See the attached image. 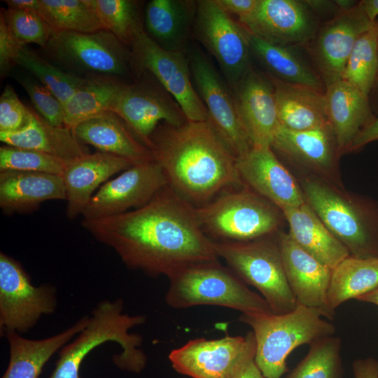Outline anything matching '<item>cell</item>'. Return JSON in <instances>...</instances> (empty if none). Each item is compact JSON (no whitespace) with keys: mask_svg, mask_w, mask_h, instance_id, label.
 I'll use <instances>...</instances> for the list:
<instances>
[{"mask_svg":"<svg viewBox=\"0 0 378 378\" xmlns=\"http://www.w3.org/2000/svg\"><path fill=\"white\" fill-rule=\"evenodd\" d=\"M81 224L127 267L150 276L168 277L187 265L218 258L195 206L169 185L141 207Z\"/></svg>","mask_w":378,"mask_h":378,"instance_id":"obj_1","label":"cell"},{"mask_svg":"<svg viewBox=\"0 0 378 378\" xmlns=\"http://www.w3.org/2000/svg\"><path fill=\"white\" fill-rule=\"evenodd\" d=\"M148 148L168 185L195 207L227 188L244 185L236 156L209 120L178 126L162 122L150 136Z\"/></svg>","mask_w":378,"mask_h":378,"instance_id":"obj_2","label":"cell"},{"mask_svg":"<svg viewBox=\"0 0 378 378\" xmlns=\"http://www.w3.org/2000/svg\"><path fill=\"white\" fill-rule=\"evenodd\" d=\"M120 299L104 300L99 303L89 316L85 328L76 339L59 351V360L50 378H80L79 370L85 356L94 348L106 342H117L122 352L113 357L120 369L140 372L146 363V356L139 349L142 337L129 332L130 328L146 321L143 315L124 314Z\"/></svg>","mask_w":378,"mask_h":378,"instance_id":"obj_3","label":"cell"},{"mask_svg":"<svg viewBox=\"0 0 378 378\" xmlns=\"http://www.w3.org/2000/svg\"><path fill=\"white\" fill-rule=\"evenodd\" d=\"M315 308L298 304L282 314H241L255 340V363L265 378H281L288 371L286 359L297 347L332 336L335 326Z\"/></svg>","mask_w":378,"mask_h":378,"instance_id":"obj_4","label":"cell"},{"mask_svg":"<svg viewBox=\"0 0 378 378\" xmlns=\"http://www.w3.org/2000/svg\"><path fill=\"white\" fill-rule=\"evenodd\" d=\"M166 302L172 307L216 305L241 314L273 313L267 301L218 260L187 265L168 276Z\"/></svg>","mask_w":378,"mask_h":378,"instance_id":"obj_5","label":"cell"},{"mask_svg":"<svg viewBox=\"0 0 378 378\" xmlns=\"http://www.w3.org/2000/svg\"><path fill=\"white\" fill-rule=\"evenodd\" d=\"M204 231L220 241H248L265 238L281 222L279 208L248 190L225 191L209 202L195 207Z\"/></svg>","mask_w":378,"mask_h":378,"instance_id":"obj_6","label":"cell"},{"mask_svg":"<svg viewBox=\"0 0 378 378\" xmlns=\"http://www.w3.org/2000/svg\"><path fill=\"white\" fill-rule=\"evenodd\" d=\"M43 49L52 61L78 76L137 78L130 48L106 29L54 33Z\"/></svg>","mask_w":378,"mask_h":378,"instance_id":"obj_7","label":"cell"},{"mask_svg":"<svg viewBox=\"0 0 378 378\" xmlns=\"http://www.w3.org/2000/svg\"><path fill=\"white\" fill-rule=\"evenodd\" d=\"M221 257L244 282L255 287L276 314L298 305L288 283L278 243L266 237L248 241H214Z\"/></svg>","mask_w":378,"mask_h":378,"instance_id":"obj_8","label":"cell"},{"mask_svg":"<svg viewBox=\"0 0 378 378\" xmlns=\"http://www.w3.org/2000/svg\"><path fill=\"white\" fill-rule=\"evenodd\" d=\"M306 202L331 233L357 258H378V243L363 208L352 197L318 177L304 178Z\"/></svg>","mask_w":378,"mask_h":378,"instance_id":"obj_9","label":"cell"},{"mask_svg":"<svg viewBox=\"0 0 378 378\" xmlns=\"http://www.w3.org/2000/svg\"><path fill=\"white\" fill-rule=\"evenodd\" d=\"M130 50L137 78L143 72L152 74L175 99L188 121L209 120L208 111L193 85L185 52L162 48L144 28L136 34Z\"/></svg>","mask_w":378,"mask_h":378,"instance_id":"obj_10","label":"cell"},{"mask_svg":"<svg viewBox=\"0 0 378 378\" xmlns=\"http://www.w3.org/2000/svg\"><path fill=\"white\" fill-rule=\"evenodd\" d=\"M255 348L252 331L245 336L190 340L172 350L169 359L176 372L192 378H237L255 359Z\"/></svg>","mask_w":378,"mask_h":378,"instance_id":"obj_11","label":"cell"},{"mask_svg":"<svg viewBox=\"0 0 378 378\" xmlns=\"http://www.w3.org/2000/svg\"><path fill=\"white\" fill-rule=\"evenodd\" d=\"M192 32L217 61L232 89L251 68V50L243 27L216 0H200Z\"/></svg>","mask_w":378,"mask_h":378,"instance_id":"obj_12","label":"cell"},{"mask_svg":"<svg viewBox=\"0 0 378 378\" xmlns=\"http://www.w3.org/2000/svg\"><path fill=\"white\" fill-rule=\"evenodd\" d=\"M188 60L192 83L208 111V120L237 158L246 154L252 144L232 89L200 51H192Z\"/></svg>","mask_w":378,"mask_h":378,"instance_id":"obj_13","label":"cell"},{"mask_svg":"<svg viewBox=\"0 0 378 378\" xmlns=\"http://www.w3.org/2000/svg\"><path fill=\"white\" fill-rule=\"evenodd\" d=\"M112 112L148 148L150 137L160 124L178 126L188 121L175 99L148 72H143L131 83H123Z\"/></svg>","mask_w":378,"mask_h":378,"instance_id":"obj_14","label":"cell"},{"mask_svg":"<svg viewBox=\"0 0 378 378\" xmlns=\"http://www.w3.org/2000/svg\"><path fill=\"white\" fill-rule=\"evenodd\" d=\"M55 290L48 286H34L13 259L0 253V327L8 331L25 332L42 315L54 312Z\"/></svg>","mask_w":378,"mask_h":378,"instance_id":"obj_15","label":"cell"},{"mask_svg":"<svg viewBox=\"0 0 378 378\" xmlns=\"http://www.w3.org/2000/svg\"><path fill=\"white\" fill-rule=\"evenodd\" d=\"M168 186L167 177L155 161L134 164L103 184L85 208L83 219L110 217L148 203Z\"/></svg>","mask_w":378,"mask_h":378,"instance_id":"obj_16","label":"cell"},{"mask_svg":"<svg viewBox=\"0 0 378 378\" xmlns=\"http://www.w3.org/2000/svg\"><path fill=\"white\" fill-rule=\"evenodd\" d=\"M238 23L248 32L281 46L302 44L316 34L311 8L296 0H259L255 10Z\"/></svg>","mask_w":378,"mask_h":378,"instance_id":"obj_17","label":"cell"},{"mask_svg":"<svg viewBox=\"0 0 378 378\" xmlns=\"http://www.w3.org/2000/svg\"><path fill=\"white\" fill-rule=\"evenodd\" d=\"M237 168L243 183L280 209L306 202L301 186L270 146H253L237 158Z\"/></svg>","mask_w":378,"mask_h":378,"instance_id":"obj_18","label":"cell"},{"mask_svg":"<svg viewBox=\"0 0 378 378\" xmlns=\"http://www.w3.org/2000/svg\"><path fill=\"white\" fill-rule=\"evenodd\" d=\"M286 276L298 304L320 310L327 319L335 313L329 307L328 290L332 270L300 246L288 233L278 238Z\"/></svg>","mask_w":378,"mask_h":378,"instance_id":"obj_19","label":"cell"},{"mask_svg":"<svg viewBox=\"0 0 378 378\" xmlns=\"http://www.w3.org/2000/svg\"><path fill=\"white\" fill-rule=\"evenodd\" d=\"M374 23L368 20L358 2L354 8L340 12L323 27L314 54L325 87L342 78L356 40Z\"/></svg>","mask_w":378,"mask_h":378,"instance_id":"obj_20","label":"cell"},{"mask_svg":"<svg viewBox=\"0 0 378 378\" xmlns=\"http://www.w3.org/2000/svg\"><path fill=\"white\" fill-rule=\"evenodd\" d=\"M232 90L252 146H271L279 122L270 79L267 80L251 67Z\"/></svg>","mask_w":378,"mask_h":378,"instance_id":"obj_21","label":"cell"},{"mask_svg":"<svg viewBox=\"0 0 378 378\" xmlns=\"http://www.w3.org/2000/svg\"><path fill=\"white\" fill-rule=\"evenodd\" d=\"M132 165L123 158L101 151L69 160L62 174L66 193L67 217L72 219L82 215L102 183Z\"/></svg>","mask_w":378,"mask_h":378,"instance_id":"obj_22","label":"cell"},{"mask_svg":"<svg viewBox=\"0 0 378 378\" xmlns=\"http://www.w3.org/2000/svg\"><path fill=\"white\" fill-rule=\"evenodd\" d=\"M271 147L295 163L325 176L335 171L341 155L330 123L304 131L279 125Z\"/></svg>","mask_w":378,"mask_h":378,"instance_id":"obj_23","label":"cell"},{"mask_svg":"<svg viewBox=\"0 0 378 378\" xmlns=\"http://www.w3.org/2000/svg\"><path fill=\"white\" fill-rule=\"evenodd\" d=\"M73 132L83 144L123 158L133 165L155 160L151 150L116 113L108 111L79 124Z\"/></svg>","mask_w":378,"mask_h":378,"instance_id":"obj_24","label":"cell"},{"mask_svg":"<svg viewBox=\"0 0 378 378\" xmlns=\"http://www.w3.org/2000/svg\"><path fill=\"white\" fill-rule=\"evenodd\" d=\"M325 95L328 120L342 154L377 116L369 97L342 79L326 85Z\"/></svg>","mask_w":378,"mask_h":378,"instance_id":"obj_25","label":"cell"},{"mask_svg":"<svg viewBox=\"0 0 378 378\" xmlns=\"http://www.w3.org/2000/svg\"><path fill=\"white\" fill-rule=\"evenodd\" d=\"M57 200H66L62 175L0 172V206L8 213L31 211L45 201Z\"/></svg>","mask_w":378,"mask_h":378,"instance_id":"obj_26","label":"cell"},{"mask_svg":"<svg viewBox=\"0 0 378 378\" xmlns=\"http://www.w3.org/2000/svg\"><path fill=\"white\" fill-rule=\"evenodd\" d=\"M196 10L197 1L152 0L145 9L146 32L162 48L185 52Z\"/></svg>","mask_w":378,"mask_h":378,"instance_id":"obj_27","label":"cell"},{"mask_svg":"<svg viewBox=\"0 0 378 378\" xmlns=\"http://www.w3.org/2000/svg\"><path fill=\"white\" fill-rule=\"evenodd\" d=\"M281 211L288 224L291 238L332 270L351 255L347 248L331 233L307 202Z\"/></svg>","mask_w":378,"mask_h":378,"instance_id":"obj_28","label":"cell"},{"mask_svg":"<svg viewBox=\"0 0 378 378\" xmlns=\"http://www.w3.org/2000/svg\"><path fill=\"white\" fill-rule=\"evenodd\" d=\"M89 316H84L62 332L42 340H29L15 331H8L10 360L2 378H38L42 370L59 349L86 326Z\"/></svg>","mask_w":378,"mask_h":378,"instance_id":"obj_29","label":"cell"},{"mask_svg":"<svg viewBox=\"0 0 378 378\" xmlns=\"http://www.w3.org/2000/svg\"><path fill=\"white\" fill-rule=\"evenodd\" d=\"M279 125L304 131L329 124L325 92L293 85L272 76Z\"/></svg>","mask_w":378,"mask_h":378,"instance_id":"obj_30","label":"cell"},{"mask_svg":"<svg viewBox=\"0 0 378 378\" xmlns=\"http://www.w3.org/2000/svg\"><path fill=\"white\" fill-rule=\"evenodd\" d=\"M29 123L20 130L0 132V140L8 146L43 152L65 160L88 153L86 147L65 126H55L30 108Z\"/></svg>","mask_w":378,"mask_h":378,"instance_id":"obj_31","label":"cell"},{"mask_svg":"<svg viewBox=\"0 0 378 378\" xmlns=\"http://www.w3.org/2000/svg\"><path fill=\"white\" fill-rule=\"evenodd\" d=\"M244 30L250 50L270 71L272 77L287 84L325 92L321 76L288 47L268 43Z\"/></svg>","mask_w":378,"mask_h":378,"instance_id":"obj_32","label":"cell"},{"mask_svg":"<svg viewBox=\"0 0 378 378\" xmlns=\"http://www.w3.org/2000/svg\"><path fill=\"white\" fill-rule=\"evenodd\" d=\"M110 76H88L87 83L64 104V125L73 130L80 123L112 111L123 84Z\"/></svg>","mask_w":378,"mask_h":378,"instance_id":"obj_33","label":"cell"},{"mask_svg":"<svg viewBox=\"0 0 378 378\" xmlns=\"http://www.w3.org/2000/svg\"><path fill=\"white\" fill-rule=\"evenodd\" d=\"M378 286V258L349 255L332 270L328 290L332 312L343 302L372 290Z\"/></svg>","mask_w":378,"mask_h":378,"instance_id":"obj_34","label":"cell"},{"mask_svg":"<svg viewBox=\"0 0 378 378\" xmlns=\"http://www.w3.org/2000/svg\"><path fill=\"white\" fill-rule=\"evenodd\" d=\"M39 14L53 34L104 29L88 0H40Z\"/></svg>","mask_w":378,"mask_h":378,"instance_id":"obj_35","label":"cell"},{"mask_svg":"<svg viewBox=\"0 0 378 378\" xmlns=\"http://www.w3.org/2000/svg\"><path fill=\"white\" fill-rule=\"evenodd\" d=\"M378 68V19L356 40L346 62L342 80L369 97Z\"/></svg>","mask_w":378,"mask_h":378,"instance_id":"obj_36","label":"cell"},{"mask_svg":"<svg viewBox=\"0 0 378 378\" xmlns=\"http://www.w3.org/2000/svg\"><path fill=\"white\" fill-rule=\"evenodd\" d=\"M18 64L34 76L63 106L88 80V77H80L63 71L25 46L20 52Z\"/></svg>","mask_w":378,"mask_h":378,"instance_id":"obj_37","label":"cell"},{"mask_svg":"<svg viewBox=\"0 0 378 378\" xmlns=\"http://www.w3.org/2000/svg\"><path fill=\"white\" fill-rule=\"evenodd\" d=\"M104 29L129 47L144 25L139 3L131 0H88Z\"/></svg>","mask_w":378,"mask_h":378,"instance_id":"obj_38","label":"cell"},{"mask_svg":"<svg viewBox=\"0 0 378 378\" xmlns=\"http://www.w3.org/2000/svg\"><path fill=\"white\" fill-rule=\"evenodd\" d=\"M341 340L333 335L310 344L304 358L286 378H343Z\"/></svg>","mask_w":378,"mask_h":378,"instance_id":"obj_39","label":"cell"},{"mask_svg":"<svg viewBox=\"0 0 378 378\" xmlns=\"http://www.w3.org/2000/svg\"><path fill=\"white\" fill-rule=\"evenodd\" d=\"M69 160L31 149L8 145L0 148V172L21 171L62 175Z\"/></svg>","mask_w":378,"mask_h":378,"instance_id":"obj_40","label":"cell"},{"mask_svg":"<svg viewBox=\"0 0 378 378\" xmlns=\"http://www.w3.org/2000/svg\"><path fill=\"white\" fill-rule=\"evenodd\" d=\"M0 15L13 36L23 46L35 43L45 48L53 34L38 13L7 8H1Z\"/></svg>","mask_w":378,"mask_h":378,"instance_id":"obj_41","label":"cell"},{"mask_svg":"<svg viewBox=\"0 0 378 378\" xmlns=\"http://www.w3.org/2000/svg\"><path fill=\"white\" fill-rule=\"evenodd\" d=\"M18 80L41 115L55 126H64L63 105L47 88L30 76L19 77Z\"/></svg>","mask_w":378,"mask_h":378,"instance_id":"obj_42","label":"cell"},{"mask_svg":"<svg viewBox=\"0 0 378 378\" xmlns=\"http://www.w3.org/2000/svg\"><path fill=\"white\" fill-rule=\"evenodd\" d=\"M30 117V108L23 104L14 88L7 84L0 97V132L20 130L29 123Z\"/></svg>","mask_w":378,"mask_h":378,"instance_id":"obj_43","label":"cell"},{"mask_svg":"<svg viewBox=\"0 0 378 378\" xmlns=\"http://www.w3.org/2000/svg\"><path fill=\"white\" fill-rule=\"evenodd\" d=\"M13 36L5 21L0 15V74L1 78L6 76L15 65L20 52L23 48Z\"/></svg>","mask_w":378,"mask_h":378,"instance_id":"obj_44","label":"cell"},{"mask_svg":"<svg viewBox=\"0 0 378 378\" xmlns=\"http://www.w3.org/2000/svg\"><path fill=\"white\" fill-rule=\"evenodd\" d=\"M230 15H234L240 22L248 18L256 8L259 0H216Z\"/></svg>","mask_w":378,"mask_h":378,"instance_id":"obj_45","label":"cell"},{"mask_svg":"<svg viewBox=\"0 0 378 378\" xmlns=\"http://www.w3.org/2000/svg\"><path fill=\"white\" fill-rule=\"evenodd\" d=\"M377 140H378V116L358 134L350 145L347 152L358 150Z\"/></svg>","mask_w":378,"mask_h":378,"instance_id":"obj_46","label":"cell"},{"mask_svg":"<svg viewBox=\"0 0 378 378\" xmlns=\"http://www.w3.org/2000/svg\"><path fill=\"white\" fill-rule=\"evenodd\" d=\"M354 378H378V360L366 358L356 360L352 364Z\"/></svg>","mask_w":378,"mask_h":378,"instance_id":"obj_47","label":"cell"},{"mask_svg":"<svg viewBox=\"0 0 378 378\" xmlns=\"http://www.w3.org/2000/svg\"><path fill=\"white\" fill-rule=\"evenodd\" d=\"M4 2L9 8L31 10L39 13L40 0H6Z\"/></svg>","mask_w":378,"mask_h":378,"instance_id":"obj_48","label":"cell"},{"mask_svg":"<svg viewBox=\"0 0 378 378\" xmlns=\"http://www.w3.org/2000/svg\"><path fill=\"white\" fill-rule=\"evenodd\" d=\"M358 3L368 20L374 23L378 19V0H362Z\"/></svg>","mask_w":378,"mask_h":378,"instance_id":"obj_49","label":"cell"},{"mask_svg":"<svg viewBox=\"0 0 378 378\" xmlns=\"http://www.w3.org/2000/svg\"><path fill=\"white\" fill-rule=\"evenodd\" d=\"M237 378H265L255 363L251 360L241 371Z\"/></svg>","mask_w":378,"mask_h":378,"instance_id":"obj_50","label":"cell"},{"mask_svg":"<svg viewBox=\"0 0 378 378\" xmlns=\"http://www.w3.org/2000/svg\"><path fill=\"white\" fill-rule=\"evenodd\" d=\"M356 300L378 306V286L372 290L358 297Z\"/></svg>","mask_w":378,"mask_h":378,"instance_id":"obj_51","label":"cell"},{"mask_svg":"<svg viewBox=\"0 0 378 378\" xmlns=\"http://www.w3.org/2000/svg\"><path fill=\"white\" fill-rule=\"evenodd\" d=\"M371 94H374L376 97L375 99H376L377 103H378V68H377V73L375 83H374L373 89L372 92H370L369 97Z\"/></svg>","mask_w":378,"mask_h":378,"instance_id":"obj_52","label":"cell"}]
</instances>
